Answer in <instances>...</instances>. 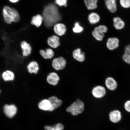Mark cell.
<instances>
[{
    "label": "cell",
    "mask_w": 130,
    "mask_h": 130,
    "mask_svg": "<svg viewBox=\"0 0 130 130\" xmlns=\"http://www.w3.org/2000/svg\"><path fill=\"white\" fill-rule=\"evenodd\" d=\"M9 1L11 3H13V4H15V3L19 2L20 0H9Z\"/></svg>",
    "instance_id": "cell-33"
},
{
    "label": "cell",
    "mask_w": 130,
    "mask_h": 130,
    "mask_svg": "<svg viewBox=\"0 0 130 130\" xmlns=\"http://www.w3.org/2000/svg\"><path fill=\"white\" fill-rule=\"evenodd\" d=\"M84 104L82 101L78 100L73 103L66 109L68 112L71 113V115L76 116L82 113L84 111Z\"/></svg>",
    "instance_id": "cell-3"
},
{
    "label": "cell",
    "mask_w": 130,
    "mask_h": 130,
    "mask_svg": "<svg viewBox=\"0 0 130 130\" xmlns=\"http://www.w3.org/2000/svg\"><path fill=\"white\" fill-rule=\"evenodd\" d=\"M122 59L126 63L130 64V54L124 53L122 56Z\"/></svg>",
    "instance_id": "cell-29"
},
{
    "label": "cell",
    "mask_w": 130,
    "mask_h": 130,
    "mask_svg": "<svg viewBox=\"0 0 130 130\" xmlns=\"http://www.w3.org/2000/svg\"><path fill=\"white\" fill-rule=\"evenodd\" d=\"M43 17L45 26L48 27L61 20V16L58 8L51 4H48L44 9Z\"/></svg>",
    "instance_id": "cell-1"
},
{
    "label": "cell",
    "mask_w": 130,
    "mask_h": 130,
    "mask_svg": "<svg viewBox=\"0 0 130 130\" xmlns=\"http://www.w3.org/2000/svg\"><path fill=\"white\" fill-rule=\"evenodd\" d=\"M47 42L48 45L53 48H57L60 44L59 38L56 36H53L49 38Z\"/></svg>",
    "instance_id": "cell-20"
},
{
    "label": "cell",
    "mask_w": 130,
    "mask_h": 130,
    "mask_svg": "<svg viewBox=\"0 0 130 130\" xmlns=\"http://www.w3.org/2000/svg\"><path fill=\"white\" fill-rule=\"evenodd\" d=\"M110 121L113 123H117L121 121L122 115L120 110H115L110 111L109 114Z\"/></svg>",
    "instance_id": "cell-9"
},
{
    "label": "cell",
    "mask_w": 130,
    "mask_h": 130,
    "mask_svg": "<svg viewBox=\"0 0 130 130\" xmlns=\"http://www.w3.org/2000/svg\"><path fill=\"white\" fill-rule=\"evenodd\" d=\"M43 20V16L40 14H38L32 17L31 23L37 27H39L41 25Z\"/></svg>",
    "instance_id": "cell-25"
},
{
    "label": "cell",
    "mask_w": 130,
    "mask_h": 130,
    "mask_svg": "<svg viewBox=\"0 0 130 130\" xmlns=\"http://www.w3.org/2000/svg\"><path fill=\"white\" fill-rule=\"evenodd\" d=\"M38 107L41 110L49 111L51 107V104L48 99H44L39 102Z\"/></svg>",
    "instance_id": "cell-22"
},
{
    "label": "cell",
    "mask_w": 130,
    "mask_h": 130,
    "mask_svg": "<svg viewBox=\"0 0 130 130\" xmlns=\"http://www.w3.org/2000/svg\"><path fill=\"white\" fill-rule=\"evenodd\" d=\"M27 69L30 74H37L39 70V67L37 62L32 61L30 62L27 65Z\"/></svg>",
    "instance_id": "cell-14"
},
{
    "label": "cell",
    "mask_w": 130,
    "mask_h": 130,
    "mask_svg": "<svg viewBox=\"0 0 130 130\" xmlns=\"http://www.w3.org/2000/svg\"><path fill=\"white\" fill-rule=\"evenodd\" d=\"M84 1L89 10H94L98 7V0H84Z\"/></svg>",
    "instance_id": "cell-23"
},
{
    "label": "cell",
    "mask_w": 130,
    "mask_h": 130,
    "mask_svg": "<svg viewBox=\"0 0 130 130\" xmlns=\"http://www.w3.org/2000/svg\"><path fill=\"white\" fill-rule=\"evenodd\" d=\"M124 52L130 54V44L126 45L124 49Z\"/></svg>",
    "instance_id": "cell-32"
},
{
    "label": "cell",
    "mask_w": 130,
    "mask_h": 130,
    "mask_svg": "<svg viewBox=\"0 0 130 130\" xmlns=\"http://www.w3.org/2000/svg\"><path fill=\"white\" fill-rule=\"evenodd\" d=\"M3 111L5 116L9 119H12L17 114L18 108L14 104H6L3 107Z\"/></svg>",
    "instance_id": "cell-4"
},
{
    "label": "cell",
    "mask_w": 130,
    "mask_h": 130,
    "mask_svg": "<svg viewBox=\"0 0 130 130\" xmlns=\"http://www.w3.org/2000/svg\"><path fill=\"white\" fill-rule=\"evenodd\" d=\"M2 14L4 20L7 24L17 22L20 19V14L17 10L9 6H5L3 8Z\"/></svg>",
    "instance_id": "cell-2"
},
{
    "label": "cell",
    "mask_w": 130,
    "mask_h": 130,
    "mask_svg": "<svg viewBox=\"0 0 130 130\" xmlns=\"http://www.w3.org/2000/svg\"><path fill=\"white\" fill-rule=\"evenodd\" d=\"M92 94L95 98L100 99L105 96L106 94V90L103 86H97L92 89Z\"/></svg>",
    "instance_id": "cell-8"
},
{
    "label": "cell",
    "mask_w": 130,
    "mask_h": 130,
    "mask_svg": "<svg viewBox=\"0 0 130 130\" xmlns=\"http://www.w3.org/2000/svg\"><path fill=\"white\" fill-rule=\"evenodd\" d=\"M48 100L51 105L50 111H53L56 109L58 108L61 106L62 103V101L56 96L50 97L48 98Z\"/></svg>",
    "instance_id": "cell-12"
},
{
    "label": "cell",
    "mask_w": 130,
    "mask_h": 130,
    "mask_svg": "<svg viewBox=\"0 0 130 130\" xmlns=\"http://www.w3.org/2000/svg\"><path fill=\"white\" fill-rule=\"evenodd\" d=\"M88 19L90 24L95 25L100 23L101 20V17L98 13L93 12L89 14Z\"/></svg>",
    "instance_id": "cell-15"
},
{
    "label": "cell",
    "mask_w": 130,
    "mask_h": 130,
    "mask_svg": "<svg viewBox=\"0 0 130 130\" xmlns=\"http://www.w3.org/2000/svg\"><path fill=\"white\" fill-rule=\"evenodd\" d=\"M73 56L74 59L80 62H82L85 60V55L81 52L80 48H77L73 52Z\"/></svg>",
    "instance_id": "cell-18"
},
{
    "label": "cell",
    "mask_w": 130,
    "mask_h": 130,
    "mask_svg": "<svg viewBox=\"0 0 130 130\" xmlns=\"http://www.w3.org/2000/svg\"><path fill=\"white\" fill-rule=\"evenodd\" d=\"M2 78L5 81L9 82L14 80L15 76L14 73L12 71L7 70L3 72L2 75Z\"/></svg>",
    "instance_id": "cell-17"
},
{
    "label": "cell",
    "mask_w": 130,
    "mask_h": 130,
    "mask_svg": "<svg viewBox=\"0 0 130 130\" xmlns=\"http://www.w3.org/2000/svg\"><path fill=\"white\" fill-rule=\"evenodd\" d=\"M54 30L57 35L61 36L64 35L66 31V28L64 24L58 23L55 24Z\"/></svg>",
    "instance_id": "cell-19"
},
{
    "label": "cell",
    "mask_w": 130,
    "mask_h": 130,
    "mask_svg": "<svg viewBox=\"0 0 130 130\" xmlns=\"http://www.w3.org/2000/svg\"><path fill=\"white\" fill-rule=\"evenodd\" d=\"M105 6L109 12L113 14L117 11L118 5L117 0H104Z\"/></svg>",
    "instance_id": "cell-7"
},
{
    "label": "cell",
    "mask_w": 130,
    "mask_h": 130,
    "mask_svg": "<svg viewBox=\"0 0 130 130\" xmlns=\"http://www.w3.org/2000/svg\"><path fill=\"white\" fill-rule=\"evenodd\" d=\"M67 0H56L55 2L59 6L66 7L67 6Z\"/></svg>",
    "instance_id": "cell-30"
},
{
    "label": "cell",
    "mask_w": 130,
    "mask_h": 130,
    "mask_svg": "<svg viewBox=\"0 0 130 130\" xmlns=\"http://www.w3.org/2000/svg\"><path fill=\"white\" fill-rule=\"evenodd\" d=\"M64 126L60 123H58L53 126H45V130H63L64 129Z\"/></svg>",
    "instance_id": "cell-27"
},
{
    "label": "cell",
    "mask_w": 130,
    "mask_h": 130,
    "mask_svg": "<svg viewBox=\"0 0 130 130\" xmlns=\"http://www.w3.org/2000/svg\"><path fill=\"white\" fill-rule=\"evenodd\" d=\"M66 64V61L63 57H59L53 60L52 63L53 68L57 71L64 69Z\"/></svg>",
    "instance_id": "cell-6"
},
{
    "label": "cell",
    "mask_w": 130,
    "mask_h": 130,
    "mask_svg": "<svg viewBox=\"0 0 130 130\" xmlns=\"http://www.w3.org/2000/svg\"><path fill=\"white\" fill-rule=\"evenodd\" d=\"M59 76L56 73L53 72L50 73L47 77V81L50 85L56 86L59 80Z\"/></svg>",
    "instance_id": "cell-13"
},
{
    "label": "cell",
    "mask_w": 130,
    "mask_h": 130,
    "mask_svg": "<svg viewBox=\"0 0 130 130\" xmlns=\"http://www.w3.org/2000/svg\"><path fill=\"white\" fill-rule=\"evenodd\" d=\"M1 89H0V95H1Z\"/></svg>",
    "instance_id": "cell-34"
},
{
    "label": "cell",
    "mask_w": 130,
    "mask_h": 130,
    "mask_svg": "<svg viewBox=\"0 0 130 130\" xmlns=\"http://www.w3.org/2000/svg\"><path fill=\"white\" fill-rule=\"evenodd\" d=\"M21 48L22 51V55L24 57H27L31 53L32 47L30 44L25 41H23L20 44Z\"/></svg>",
    "instance_id": "cell-11"
},
{
    "label": "cell",
    "mask_w": 130,
    "mask_h": 130,
    "mask_svg": "<svg viewBox=\"0 0 130 130\" xmlns=\"http://www.w3.org/2000/svg\"><path fill=\"white\" fill-rule=\"evenodd\" d=\"M117 3L123 9H127L130 8V0H118Z\"/></svg>",
    "instance_id": "cell-26"
},
{
    "label": "cell",
    "mask_w": 130,
    "mask_h": 130,
    "mask_svg": "<svg viewBox=\"0 0 130 130\" xmlns=\"http://www.w3.org/2000/svg\"><path fill=\"white\" fill-rule=\"evenodd\" d=\"M40 54L45 59H50L53 57L54 53L51 48H47L46 50H41L40 51Z\"/></svg>",
    "instance_id": "cell-24"
},
{
    "label": "cell",
    "mask_w": 130,
    "mask_h": 130,
    "mask_svg": "<svg viewBox=\"0 0 130 130\" xmlns=\"http://www.w3.org/2000/svg\"><path fill=\"white\" fill-rule=\"evenodd\" d=\"M113 26L114 28L117 30H123L125 26L124 21L119 16H115L113 19Z\"/></svg>",
    "instance_id": "cell-10"
},
{
    "label": "cell",
    "mask_w": 130,
    "mask_h": 130,
    "mask_svg": "<svg viewBox=\"0 0 130 130\" xmlns=\"http://www.w3.org/2000/svg\"><path fill=\"white\" fill-rule=\"evenodd\" d=\"M92 34L94 38L98 42L102 41L105 36V34L98 30L95 27H94L93 30L92 31Z\"/></svg>",
    "instance_id": "cell-21"
},
{
    "label": "cell",
    "mask_w": 130,
    "mask_h": 130,
    "mask_svg": "<svg viewBox=\"0 0 130 130\" xmlns=\"http://www.w3.org/2000/svg\"><path fill=\"white\" fill-rule=\"evenodd\" d=\"M106 45L109 51H113L117 49L119 47L120 40L116 37H110L107 39Z\"/></svg>",
    "instance_id": "cell-5"
},
{
    "label": "cell",
    "mask_w": 130,
    "mask_h": 130,
    "mask_svg": "<svg viewBox=\"0 0 130 130\" xmlns=\"http://www.w3.org/2000/svg\"><path fill=\"white\" fill-rule=\"evenodd\" d=\"M105 84L107 88L111 91L115 90L118 87L116 81L111 77L107 78L105 80Z\"/></svg>",
    "instance_id": "cell-16"
},
{
    "label": "cell",
    "mask_w": 130,
    "mask_h": 130,
    "mask_svg": "<svg viewBox=\"0 0 130 130\" xmlns=\"http://www.w3.org/2000/svg\"><path fill=\"white\" fill-rule=\"evenodd\" d=\"M124 107L126 111L130 113V100L127 101L125 103Z\"/></svg>",
    "instance_id": "cell-31"
},
{
    "label": "cell",
    "mask_w": 130,
    "mask_h": 130,
    "mask_svg": "<svg viewBox=\"0 0 130 130\" xmlns=\"http://www.w3.org/2000/svg\"><path fill=\"white\" fill-rule=\"evenodd\" d=\"M84 30L83 27L79 25V22H76L74 24V27L73 28V32L76 33H79Z\"/></svg>",
    "instance_id": "cell-28"
}]
</instances>
